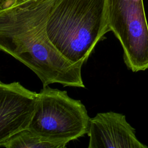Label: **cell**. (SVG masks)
Masks as SVG:
<instances>
[{"instance_id":"6da1fadb","label":"cell","mask_w":148,"mask_h":148,"mask_svg":"<svg viewBox=\"0 0 148 148\" xmlns=\"http://www.w3.org/2000/svg\"><path fill=\"white\" fill-rule=\"evenodd\" d=\"M43 0H25L0 9V50L31 69L43 86L59 83L84 88L82 66L66 60L46 30Z\"/></svg>"},{"instance_id":"7a4b0ae2","label":"cell","mask_w":148,"mask_h":148,"mask_svg":"<svg viewBox=\"0 0 148 148\" xmlns=\"http://www.w3.org/2000/svg\"><path fill=\"white\" fill-rule=\"evenodd\" d=\"M46 30L51 43L74 65H83L110 31L106 0H43Z\"/></svg>"},{"instance_id":"3957f363","label":"cell","mask_w":148,"mask_h":148,"mask_svg":"<svg viewBox=\"0 0 148 148\" xmlns=\"http://www.w3.org/2000/svg\"><path fill=\"white\" fill-rule=\"evenodd\" d=\"M90 120L80 100L47 86L38 93L28 128L47 139L68 144L87 134Z\"/></svg>"},{"instance_id":"277c9868","label":"cell","mask_w":148,"mask_h":148,"mask_svg":"<svg viewBox=\"0 0 148 148\" xmlns=\"http://www.w3.org/2000/svg\"><path fill=\"white\" fill-rule=\"evenodd\" d=\"M108 23L119 40L127 66L136 72L148 69V24L143 0H106Z\"/></svg>"},{"instance_id":"5b68a950","label":"cell","mask_w":148,"mask_h":148,"mask_svg":"<svg viewBox=\"0 0 148 148\" xmlns=\"http://www.w3.org/2000/svg\"><path fill=\"white\" fill-rule=\"evenodd\" d=\"M37 95L18 82H0V144L28 128Z\"/></svg>"},{"instance_id":"8992f818","label":"cell","mask_w":148,"mask_h":148,"mask_svg":"<svg viewBox=\"0 0 148 148\" xmlns=\"http://www.w3.org/2000/svg\"><path fill=\"white\" fill-rule=\"evenodd\" d=\"M87 135L88 148H147L135 136L125 116L113 112L99 113L90 118Z\"/></svg>"},{"instance_id":"52a82bcc","label":"cell","mask_w":148,"mask_h":148,"mask_svg":"<svg viewBox=\"0 0 148 148\" xmlns=\"http://www.w3.org/2000/svg\"><path fill=\"white\" fill-rule=\"evenodd\" d=\"M67 144L47 139L28 128L22 130L0 144L6 148H63Z\"/></svg>"},{"instance_id":"ba28073f","label":"cell","mask_w":148,"mask_h":148,"mask_svg":"<svg viewBox=\"0 0 148 148\" xmlns=\"http://www.w3.org/2000/svg\"><path fill=\"white\" fill-rule=\"evenodd\" d=\"M15 0H0V9L5 8L12 4Z\"/></svg>"},{"instance_id":"9c48e42d","label":"cell","mask_w":148,"mask_h":148,"mask_svg":"<svg viewBox=\"0 0 148 148\" xmlns=\"http://www.w3.org/2000/svg\"><path fill=\"white\" fill-rule=\"evenodd\" d=\"M25 0H15L14 2L13 3H18V2H23V1H24Z\"/></svg>"},{"instance_id":"30bf717a","label":"cell","mask_w":148,"mask_h":148,"mask_svg":"<svg viewBox=\"0 0 148 148\" xmlns=\"http://www.w3.org/2000/svg\"><path fill=\"white\" fill-rule=\"evenodd\" d=\"M0 82H1V81H0Z\"/></svg>"}]
</instances>
